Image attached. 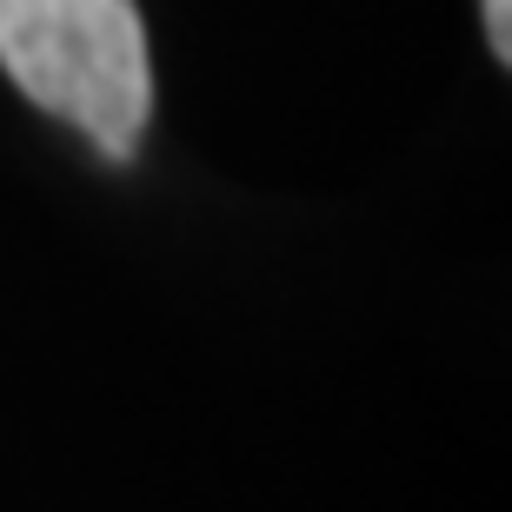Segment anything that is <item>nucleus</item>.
Wrapping results in <instances>:
<instances>
[{
    "mask_svg": "<svg viewBox=\"0 0 512 512\" xmlns=\"http://www.w3.org/2000/svg\"><path fill=\"white\" fill-rule=\"evenodd\" d=\"M0 67L107 160H127L153 120L147 20L133 0H0Z\"/></svg>",
    "mask_w": 512,
    "mask_h": 512,
    "instance_id": "nucleus-1",
    "label": "nucleus"
},
{
    "mask_svg": "<svg viewBox=\"0 0 512 512\" xmlns=\"http://www.w3.org/2000/svg\"><path fill=\"white\" fill-rule=\"evenodd\" d=\"M486 40H493V60H512V0H486Z\"/></svg>",
    "mask_w": 512,
    "mask_h": 512,
    "instance_id": "nucleus-2",
    "label": "nucleus"
}]
</instances>
